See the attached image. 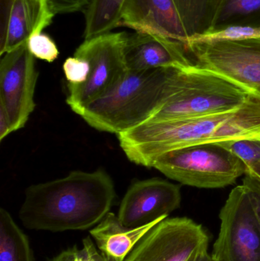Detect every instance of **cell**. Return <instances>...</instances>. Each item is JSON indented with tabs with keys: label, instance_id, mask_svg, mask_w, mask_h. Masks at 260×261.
Instances as JSON below:
<instances>
[{
	"label": "cell",
	"instance_id": "obj_1",
	"mask_svg": "<svg viewBox=\"0 0 260 261\" xmlns=\"http://www.w3.org/2000/svg\"><path fill=\"white\" fill-rule=\"evenodd\" d=\"M114 182L102 170L73 171L61 179L31 186L19 211L27 229L61 232L98 225L116 198Z\"/></svg>",
	"mask_w": 260,
	"mask_h": 261
},
{
	"label": "cell",
	"instance_id": "obj_2",
	"mask_svg": "<svg viewBox=\"0 0 260 261\" xmlns=\"http://www.w3.org/2000/svg\"><path fill=\"white\" fill-rule=\"evenodd\" d=\"M128 159L153 167L156 160L176 149L196 144L260 138V99L250 96L232 111L172 122H146L118 135Z\"/></svg>",
	"mask_w": 260,
	"mask_h": 261
},
{
	"label": "cell",
	"instance_id": "obj_3",
	"mask_svg": "<svg viewBox=\"0 0 260 261\" xmlns=\"http://www.w3.org/2000/svg\"><path fill=\"white\" fill-rule=\"evenodd\" d=\"M170 68L128 70L111 91L79 116L96 130L117 135L145 123L163 105Z\"/></svg>",
	"mask_w": 260,
	"mask_h": 261
},
{
	"label": "cell",
	"instance_id": "obj_4",
	"mask_svg": "<svg viewBox=\"0 0 260 261\" xmlns=\"http://www.w3.org/2000/svg\"><path fill=\"white\" fill-rule=\"evenodd\" d=\"M153 167L183 185L201 189L233 185L247 170L241 160L218 143L170 150L159 156Z\"/></svg>",
	"mask_w": 260,
	"mask_h": 261
},
{
	"label": "cell",
	"instance_id": "obj_5",
	"mask_svg": "<svg viewBox=\"0 0 260 261\" xmlns=\"http://www.w3.org/2000/svg\"><path fill=\"white\" fill-rule=\"evenodd\" d=\"M185 47L195 65L260 99V35L205 37L189 41Z\"/></svg>",
	"mask_w": 260,
	"mask_h": 261
},
{
	"label": "cell",
	"instance_id": "obj_6",
	"mask_svg": "<svg viewBox=\"0 0 260 261\" xmlns=\"http://www.w3.org/2000/svg\"><path fill=\"white\" fill-rule=\"evenodd\" d=\"M126 32H109L85 41L74 56L90 64L88 79L81 85L67 84V103L76 114L111 91L128 71L125 61Z\"/></svg>",
	"mask_w": 260,
	"mask_h": 261
},
{
	"label": "cell",
	"instance_id": "obj_7",
	"mask_svg": "<svg viewBox=\"0 0 260 261\" xmlns=\"http://www.w3.org/2000/svg\"><path fill=\"white\" fill-rule=\"evenodd\" d=\"M219 218V234L212 253L214 261H260V223L244 185L232 190Z\"/></svg>",
	"mask_w": 260,
	"mask_h": 261
},
{
	"label": "cell",
	"instance_id": "obj_8",
	"mask_svg": "<svg viewBox=\"0 0 260 261\" xmlns=\"http://www.w3.org/2000/svg\"><path fill=\"white\" fill-rule=\"evenodd\" d=\"M209 244V234L195 221L166 218L145 234L125 261H191Z\"/></svg>",
	"mask_w": 260,
	"mask_h": 261
},
{
	"label": "cell",
	"instance_id": "obj_9",
	"mask_svg": "<svg viewBox=\"0 0 260 261\" xmlns=\"http://www.w3.org/2000/svg\"><path fill=\"white\" fill-rule=\"evenodd\" d=\"M27 43L7 52L0 62V107L10 119L12 130L24 128L36 104L34 100L38 73Z\"/></svg>",
	"mask_w": 260,
	"mask_h": 261
},
{
	"label": "cell",
	"instance_id": "obj_10",
	"mask_svg": "<svg viewBox=\"0 0 260 261\" xmlns=\"http://www.w3.org/2000/svg\"><path fill=\"white\" fill-rule=\"evenodd\" d=\"M178 185L160 178L134 182L125 193L119 208V220L127 228H138L168 218L180 206Z\"/></svg>",
	"mask_w": 260,
	"mask_h": 261
},
{
	"label": "cell",
	"instance_id": "obj_11",
	"mask_svg": "<svg viewBox=\"0 0 260 261\" xmlns=\"http://www.w3.org/2000/svg\"><path fill=\"white\" fill-rule=\"evenodd\" d=\"M183 43L155 34H128L125 47L127 67L132 71L174 67L186 68L193 62Z\"/></svg>",
	"mask_w": 260,
	"mask_h": 261
},
{
	"label": "cell",
	"instance_id": "obj_12",
	"mask_svg": "<svg viewBox=\"0 0 260 261\" xmlns=\"http://www.w3.org/2000/svg\"><path fill=\"white\" fill-rule=\"evenodd\" d=\"M120 26L166 37L184 45L189 41L174 0H128Z\"/></svg>",
	"mask_w": 260,
	"mask_h": 261
},
{
	"label": "cell",
	"instance_id": "obj_13",
	"mask_svg": "<svg viewBox=\"0 0 260 261\" xmlns=\"http://www.w3.org/2000/svg\"><path fill=\"white\" fill-rule=\"evenodd\" d=\"M6 6L0 43L1 56L25 44L35 34L41 33L55 16L49 0H6Z\"/></svg>",
	"mask_w": 260,
	"mask_h": 261
},
{
	"label": "cell",
	"instance_id": "obj_14",
	"mask_svg": "<svg viewBox=\"0 0 260 261\" xmlns=\"http://www.w3.org/2000/svg\"><path fill=\"white\" fill-rule=\"evenodd\" d=\"M163 219L131 228L125 227L119 220V216L108 213L90 230V236L94 239L96 247L105 260L125 261L145 234Z\"/></svg>",
	"mask_w": 260,
	"mask_h": 261
},
{
	"label": "cell",
	"instance_id": "obj_15",
	"mask_svg": "<svg viewBox=\"0 0 260 261\" xmlns=\"http://www.w3.org/2000/svg\"><path fill=\"white\" fill-rule=\"evenodd\" d=\"M222 0H174L189 41L211 36Z\"/></svg>",
	"mask_w": 260,
	"mask_h": 261
},
{
	"label": "cell",
	"instance_id": "obj_16",
	"mask_svg": "<svg viewBox=\"0 0 260 261\" xmlns=\"http://www.w3.org/2000/svg\"><path fill=\"white\" fill-rule=\"evenodd\" d=\"M230 28L260 29V0H222L211 36Z\"/></svg>",
	"mask_w": 260,
	"mask_h": 261
},
{
	"label": "cell",
	"instance_id": "obj_17",
	"mask_svg": "<svg viewBox=\"0 0 260 261\" xmlns=\"http://www.w3.org/2000/svg\"><path fill=\"white\" fill-rule=\"evenodd\" d=\"M128 0H91L85 9V39L119 27Z\"/></svg>",
	"mask_w": 260,
	"mask_h": 261
},
{
	"label": "cell",
	"instance_id": "obj_18",
	"mask_svg": "<svg viewBox=\"0 0 260 261\" xmlns=\"http://www.w3.org/2000/svg\"><path fill=\"white\" fill-rule=\"evenodd\" d=\"M0 261H35L28 238L3 208L0 210Z\"/></svg>",
	"mask_w": 260,
	"mask_h": 261
},
{
	"label": "cell",
	"instance_id": "obj_19",
	"mask_svg": "<svg viewBox=\"0 0 260 261\" xmlns=\"http://www.w3.org/2000/svg\"><path fill=\"white\" fill-rule=\"evenodd\" d=\"M218 144L241 160L247 170L260 163V138L229 140Z\"/></svg>",
	"mask_w": 260,
	"mask_h": 261
},
{
	"label": "cell",
	"instance_id": "obj_20",
	"mask_svg": "<svg viewBox=\"0 0 260 261\" xmlns=\"http://www.w3.org/2000/svg\"><path fill=\"white\" fill-rule=\"evenodd\" d=\"M50 261H106L96 248L91 238L82 240V247H73L60 253Z\"/></svg>",
	"mask_w": 260,
	"mask_h": 261
},
{
	"label": "cell",
	"instance_id": "obj_21",
	"mask_svg": "<svg viewBox=\"0 0 260 261\" xmlns=\"http://www.w3.org/2000/svg\"><path fill=\"white\" fill-rule=\"evenodd\" d=\"M30 53L38 59L53 62L59 56V50L54 41L46 34H35L27 41Z\"/></svg>",
	"mask_w": 260,
	"mask_h": 261
},
{
	"label": "cell",
	"instance_id": "obj_22",
	"mask_svg": "<svg viewBox=\"0 0 260 261\" xmlns=\"http://www.w3.org/2000/svg\"><path fill=\"white\" fill-rule=\"evenodd\" d=\"M64 75L68 84L81 85L87 81L90 74V64L85 60L77 57H70L63 65Z\"/></svg>",
	"mask_w": 260,
	"mask_h": 261
},
{
	"label": "cell",
	"instance_id": "obj_23",
	"mask_svg": "<svg viewBox=\"0 0 260 261\" xmlns=\"http://www.w3.org/2000/svg\"><path fill=\"white\" fill-rule=\"evenodd\" d=\"M90 1L91 0H49V3L56 15L85 11Z\"/></svg>",
	"mask_w": 260,
	"mask_h": 261
},
{
	"label": "cell",
	"instance_id": "obj_24",
	"mask_svg": "<svg viewBox=\"0 0 260 261\" xmlns=\"http://www.w3.org/2000/svg\"><path fill=\"white\" fill-rule=\"evenodd\" d=\"M243 185L247 188L250 194L260 223V179L247 172L243 180Z\"/></svg>",
	"mask_w": 260,
	"mask_h": 261
},
{
	"label": "cell",
	"instance_id": "obj_25",
	"mask_svg": "<svg viewBox=\"0 0 260 261\" xmlns=\"http://www.w3.org/2000/svg\"><path fill=\"white\" fill-rule=\"evenodd\" d=\"M13 132L10 119L3 107H0V140L3 141L9 134Z\"/></svg>",
	"mask_w": 260,
	"mask_h": 261
},
{
	"label": "cell",
	"instance_id": "obj_26",
	"mask_svg": "<svg viewBox=\"0 0 260 261\" xmlns=\"http://www.w3.org/2000/svg\"><path fill=\"white\" fill-rule=\"evenodd\" d=\"M191 261H214L212 254H209L208 248L201 251Z\"/></svg>",
	"mask_w": 260,
	"mask_h": 261
},
{
	"label": "cell",
	"instance_id": "obj_27",
	"mask_svg": "<svg viewBox=\"0 0 260 261\" xmlns=\"http://www.w3.org/2000/svg\"><path fill=\"white\" fill-rule=\"evenodd\" d=\"M247 172L251 173L252 174L254 175L256 177L259 178L260 179V163H258V164H255L254 166L250 167V169L247 170Z\"/></svg>",
	"mask_w": 260,
	"mask_h": 261
}]
</instances>
